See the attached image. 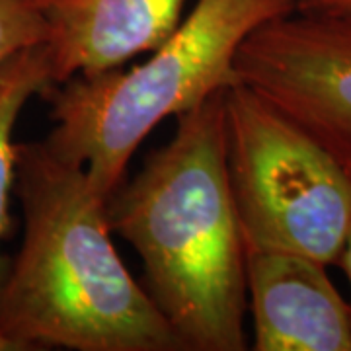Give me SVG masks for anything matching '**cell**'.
<instances>
[{"instance_id": "obj_12", "label": "cell", "mask_w": 351, "mask_h": 351, "mask_svg": "<svg viewBox=\"0 0 351 351\" xmlns=\"http://www.w3.org/2000/svg\"><path fill=\"white\" fill-rule=\"evenodd\" d=\"M0 351H20V348L14 343L12 339L6 338V336L0 332Z\"/></svg>"}, {"instance_id": "obj_3", "label": "cell", "mask_w": 351, "mask_h": 351, "mask_svg": "<svg viewBox=\"0 0 351 351\" xmlns=\"http://www.w3.org/2000/svg\"><path fill=\"white\" fill-rule=\"evenodd\" d=\"M295 12L293 0H197L151 57L94 76H73L41 92L55 127L47 147L84 166L110 197L152 129L234 84L242 41L269 20Z\"/></svg>"}, {"instance_id": "obj_8", "label": "cell", "mask_w": 351, "mask_h": 351, "mask_svg": "<svg viewBox=\"0 0 351 351\" xmlns=\"http://www.w3.org/2000/svg\"><path fill=\"white\" fill-rule=\"evenodd\" d=\"M53 84V66L47 43L20 49L0 63V287L8 274L10 260L2 254V242L10 234V195L16 184L14 129L27 100Z\"/></svg>"}, {"instance_id": "obj_6", "label": "cell", "mask_w": 351, "mask_h": 351, "mask_svg": "<svg viewBox=\"0 0 351 351\" xmlns=\"http://www.w3.org/2000/svg\"><path fill=\"white\" fill-rule=\"evenodd\" d=\"M256 351H351V304L326 265L293 252H248Z\"/></svg>"}, {"instance_id": "obj_13", "label": "cell", "mask_w": 351, "mask_h": 351, "mask_svg": "<svg viewBox=\"0 0 351 351\" xmlns=\"http://www.w3.org/2000/svg\"><path fill=\"white\" fill-rule=\"evenodd\" d=\"M34 2H38V4H41V6H43V8H45V6H47V4H49L51 0H34Z\"/></svg>"}, {"instance_id": "obj_11", "label": "cell", "mask_w": 351, "mask_h": 351, "mask_svg": "<svg viewBox=\"0 0 351 351\" xmlns=\"http://www.w3.org/2000/svg\"><path fill=\"white\" fill-rule=\"evenodd\" d=\"M338 265L343 267V271H346V276L350 279V285H351V228H350V234H348V240H346V246H343V252H341V258H339Z\"/></svg>"}, {"instance_id": "obj_10", "label": "cell", "mask_w": 351, "mask_h": 351, "mask_svg": "<svg viewBox=\"0 0 351 351\" xmlns=\"http://www.w3.org/2000/svg\"><path fill=\"white\" fill-rule=\"evenodd\" d=\"M297 12L351 14V0H293Z\"/></svg>"}, {"instance_id": "obj_4", "label": "cell", "mask_w": 351, "mask_h": 351, "mask_svg": "<svg viewBox=\"0 0 351 351\" xmlns=\"http://www.w3.org/2000/svg\"><path fill=\"white\" fill-rule=\"evenodd\" d=\"M226 166L248 252L338 263L351 228V176L244 82L225 88Z\"/></svg>"}, {"instance_id": "obj_9", "label": "cell", "mask_w": 351, "mask_h": 351, "mask_svg": "<svg viewBox=\"0 0 351 351\" xmlns=\"http://www.w3.org/2000/svg\"><path fill=\"white\" fill-rule=\"evenodd\" d=\"M49 38L43 6L34 0H0V63Z\"/></svg>"}, {"instance_id": "obj_7", "label": "cell", "mask_w": 351, "mask_h": 351, "mask_svg": "<svg viewBox=\"0 0 351 351\" xmlns=\"http://www.w3.org/2000/svg\"><path fill=\"white\" fill-rule=\"evenodd\" d=\"M186 0H51L53 84L94 76L151 53L182 22Z\"/></svg>"}, {"instance_id": "obj_1", "label": "cell", "mask_w": 351, "mask_h": 351, "mask_svg": "<svg viewBox=\"0 0 351 351\" xmlns=\"http://www.w3.org/2000/svg\"><path fill=\"white\" fill-rule=\"evenodd\" d=\"M14 193L24 239L0 287V332L20 351H186L119 258L84 166L20 143Z\"/></svg>"}, {"instance_id": "obj_5", "label": "cell", "mask_w": 351, "mask_h": 351, "mask_svg": "<svg viewBox=\"0 0 351 351\" xmlns=\"http://www.w3.org/2000/svg\"><path fill=\"white\" fill-rule=\"evenodd\" d=\"M234 71L351 176V14L269 20L242 41Z\"/></svg>"}, {"instance_id": "obj_2", "label": "cell", "mask_w": 351, "mask_h": 351, "mask_svg": "<svg viewBox=\"0 0 351 351\" xmlns=\"http://www.w3.org/2000/svg\"><path fill=\"white\" fill-rule=\"evenodd\" d=\"M176 119L170 143L108 197V223L141 256L143 285L184 350L244 351L246 248L226 166L225 90Z\"/></svg>"}]
</instances>
